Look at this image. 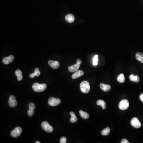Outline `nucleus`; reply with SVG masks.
Listing matches in <instances>:
<instances>
[{
  "instance_id": "obj_1",
  "label": "nucleus",
  "mask_w": 143,
  "mask_h": 143,
  "mask_svg": "<svg viewBox=\"0 0 143 143\" xmlns=\"http://www.w3.org/2000/svg\"><path fill=\"white\" fill-rule=\"evenodd\" d=\"M47 88L46 84H40L38 83H34L32 86V88L35 92H44Z\"/></svg>"
},
{
  "instance_id": "obj_2",
  "label": "nucleus",
  "mask_w": 143,
  "mask_h": 143,
  "mask_svg": "<svg viewBox=\"0 0 143 143\" xmlns=\"http://www.w3.org/2000/svg\"><path fill=\"white\" fill-rule=\"evenodd\" d=\"M80 88L81 91L83 93H88L90 92V84L88 81H83L80 83Z\"/></svg>"
},
{
  "instance_id": "obj_3",
  "label": "nucleus",
  "mask_w": 143,
  "mask_h": 143,
  "mask_svg": "<svg viewBox=\"0 0 143 143\" xmlns=\"http://www.w3.org/2000/svg\"><path fill=\"white\" fill-rule=\"evenodd\" d=\"M41 126L43 129L48 133H52L53 131V128L50 126L48 122H43Z\"/></svg>"
},
{
  "instance_id": "obj_4",
  "label": "nucleus",
  "mask_w": 143,
  "mask_h": 143,
  "mask_svg": "<svg viewBox=\"0 0 143 143\" xmlns=\"http://www.w3.org/2000/svg\"><path fill=\"white\" fill-rule=\"evenodd\" d=\"M61 102L60 99L54 97L50 98L48 101V105L52 107L57 106L60 105Z\"/></svg>"
},
{
  "instance_id": "obj_5",
  "label": "nucleus",
  "mask_w": 143,
  "mask_h": 143,
  "mask_svg": "<svg viewBox=\"0 0 143 143\" xmlns=\"http://www.w3.org/2000/svg\"><path fill=\"white\" fill-rule=\"evenodd\" d=\"M129 106V103L128 100L123 99L120 102L118 105V107L121 110H125L128 109Z\"/></svg>"
},
{
  "instance_id": "obj_6",
  "label": "nucleus",
  "mask_w": 143,
  "mask_h": 143,
  "mask_svg": "<svg viewBox=\"0 0 143 143\" xmlns=\"http://www.w3.org/2000/svg\"><path fill=\"white\" fill-rule=\"evenodd\" d=\"M22 132V130L21 127H17L11 132L10 135L13 137H18L21 134Z\"/></svg>"
},
{
  "instance_id": "obj_7",
  "label": "nucleus",
  "mask_w": 143,
  "mask_h": 143,
  "mask_svg": "<svg viewBox=\"0 0 143 143\" xmlns=\"http://www.w3.org/2000/svg\"><path fill=\"white\" fill-rule=\"evenodd\" d=\"M8 105L11 107H15L17 106L18 102L14 96L13 95L10 96L8 101Z\"/></svg>"
},
{
  "instance_id": "obj_8",
  "label": "nucleus",
  "mask_w": 143,
  "mask_h": 143,
  "mask_svg": "<svg viewBox=\"0 0 143 143\" xmlns=\"http://www.w3.org/2000/svg\"><path fill=\"white\" fill-rule=\"evenodd\" d=\"M130 123L133 127L136 128H139L141 126V124L137 118L134 117L132 119Z\"/></svg>"
},
{
  "instance_id": "obj_9",
  "label": "nucleus",
  "mask_w": 143,
  "mask_h": 143,
  "mask_svg": "<svg viewBox=\"0 0 143 143\" xmlns=\"http://www.w3.org/2000/svg\"><path fill=\"white\" fill-rule=\"evenodd\" d=\"M14 59V56L12 55H11L8 57L4 58L2 60L3 63L5 64H8L13 62Z\"/></svg>"
},
{
  "instance_id": "obj_10",
  "label": "nucleus",
  "mask_w": 143,
  "mask_h": 143,
  "mask_svg": "<svg viewBox=\"0 0 143 143\" xmlns=\"http://www.w3.org/2000/svg\"><path fill=\"white\" fill-rule=\"evenodd\" d=\"M48 64L52 68L54 69L58 68L60 65V63L58 61H53V60H49L48 61Z\"/></svg>"
},
{
  "instance_id": "obj_11",
  "label": "nucleus",
  "mask_w": 143,
  "mask_h": 143,
  "mask_svg": "<svg viewBox=\"0 0 143 143\" xmlns=\"http://www.w3.org/2000/svg\"><path fill=\"white\" fill-rule=\"evenodd\" d=\"M84 74V73L82 70H77L72 74V79H76L80 76H82Z\"/></svg>"
},
{
  "instance_id": "obj_12",
  "label": "nucleus",
  "mask_w": 143,
  "mask_h": 143,
  "mask_svg": "<svg viewBox=\"0 0 143 143\" xmlns=\"http://www.w3.org/2000/svg\"><path fill=\"white\" fill-rule=\"evenodd\" d=\"M80 64L76 63V64L72 65L68 68V70L70 72H75L76 71L78 70L79 68L80 67Z\"/></svg>"
},
{
  "instance_id": "obj_13",
  "label": "nucleus",
  "mask_w": 143,
  "mask_h": 143,
  "mask_svg": "<svg viewBox=\"0 0 143 143\" xmlns=\"http://www.w3.org/2000/svg\"><path fill=\"white\" fill-rule=\"evenodd\" d=\"M65 20L68 23H73L75 20L74 16L72 14H68L65 16Z\"/></svg>"
},
{
  "instance_id": "obj_14",
  "label": "nucleus",
  "mask_w": 143,
  "mask_h": 143,
  "mask_svg": "<svg viewBox=\"0 0 143 143\" xmlns=\"http://www.w3.org/2000/svg\"><path fill=\"white\" fill-rule=\"evenodd\" d=\"M100 86L101 89L104 92H108L111 89V86L108 84H104L103 83H101L100 84Z\"/></svg>"
},
{
  "instance_id": "obj_15",
  "label": "nucleus",
  "mask_w": 143,
  "mask_h": 143,
  "mask_svg": "<svg viewBox=\"0 0 143 143\" xmlns=\"http://www.w3.org/2000/svg\"><path fill=\"white\" fill-rule=\"evenodd\" d=\"M15 75L17 77L18 80L19 81H21L23 79V76L22 71L18 69L15 71Z\"/></svg>"
},
{
  "instance_id": "obj_16",
  "label": "nucleus",
  "mask_w": 143,
  "mask_h": 143,
  "mask_svg": "<svg viewBox=\"0 0 143 143\" xmlns=\"http://www.w3.org/2000/svg\"><path fill=\"white\" fill-rule=\"evenodd\" d=\"M129 79L130 81H132L133 82L138 83L140 81L139 77L138 76H134V74H131L129 76Z\"/></svg>"
},
{
  "instance_id": "obj_17",
  "label": "nucleus",
  "mask_w": 143,
  "mask_h": 143,
  "mask_svg": "<svg viewBox=\"0 0 143 143\" xmlns=\"http://www.w3.org/2000/svg\"><path fill=\"white\" fill-rule=\"evenodd\" d=\"M40 75L39 69L38 68H36L34 72L32 73L30 75V77L31 78H34L35 76H39Z\"/></svg>"
},
{
  "instance_id": "obj_18",
  "label": "nucleus",
  "mask_w": 143,
  "mask_h": 143,
  "mask_svg": "<svg viewBox=\"0 0 143 143\" xmlns=\"http://www.w3.org/2000/svg\"><path fill=\"white\" fill-rule=\"evenodd\" d=\"M97 105L101 106L103 109H105L107 108L106 103L103 100H99L97 102Z\"/></svg>"
},
{
  "instance_id": "obj_19",
  "label": "nucleus",
  "mask_w": 143,
  "mask_h": 143,
  "mask_svg": "<svg viewBox=\"0 0 143 143\" xmlns=\"http://www.w3.org/2000/svg\"><path fill=\"white\" fill-rule=\"evenodd\" d=\"M70 115H71V118L70 119V122L71 123H74V122H76L78 120V118L76 116V114L75 113L73 112H71L70 113Z\"/></svg>"
},
{
  "instance_id": "obj_20",
  "label": "nucleus",
  "mask_w": 143,
  "mask_h": 143,
  "mask_svg": "<svg viewBox=\"0 0 143 143\" xmlns=\"http://www.w3.org/2000/svg\"><path fill=\"white\" fill-rule=\"evenodd\" d=\"M79 113L81 117L84 119H87L89 118V116H90L89 114L88 113L83 111L82 110L79 111Z\"/></svg>"
},
{
  "instance_id": "obj_21",
  "label": "nucleus",
  "mask_w": 143,
  "mask_h": 143,
  "mask_svg": "<svg viewBox=\"0 0 143 143\" xmlns=\"http://www.w3.org/2000/svg\"><path fill=\"white\" fill-rule=\"evenodd\" d=\"M136 60L143 63V54L141 52H138L136 55Z\"/></svg>"
},
{
  "instance_id": "obj_22",
  "label": "nucleus",
  "mask_w": 143,
  "mask_h": 143,
  "mask_svg": "<svg viewBox=\"0 0 143 143\" xmlns=\"http://www.w3.org/2000/svg\"><path fill=\"white\" fill-rule=\"evenodd\" d=\"M125 80V77H124V74H121L118 76L117 77V80L118 82L120 83H123L124 82Z\"/></svg>"
},
{
  "instance_id": "obj_23",
  "label": "nucleus",
  "mask_w": 143,
  "mask_h": 143,
  "mask_svg": "<svg viewBox=\"0 0 143 143\" xmlns=\"http://www.w3.org/2000/svg\"><path fill=\"white\" fill-rule=\"evenodd\" d=\"M110 128L109 127H107L103 130L101 132V134L103 136L108 135L110 132Z\"/></svg>"
},
{
  "instance_id": "obj_24",
  "label": "nucleus",
  "mask_w": 143,
  "mask_h": 143,
  "mask_svg": "<svg viewBox=\"0 0 143 143\" xmlns=\"http://www.w3.org/2000/svg\"><path fill=\"white\" fill-rule=\"evenodd\" d=\"M98 55H96L94 57L93 59V64L94 66H96L98 64Z\"/></svg>"
},
{
  "instance_id": "obj_25",
  "label": "nucleus",
  "mask_w": 143,
  "mask_h": 143,
  "mask_svg": "<svg viewBox=\"0 0 143 143\" xmlns=\"http://www.w3.org/2000/svg\"><path fill=\"white\" fill-rule=\"evenodd\" d=\"M29 110L30 111H34V110L36 108V105L34 103H31L29 105Z\"/></svg>"
},
{
  "instance_id": "obj_26",
  "label": "nucleus",
  "mask_w": 143,
  "mask_h": 143,
  "mask_svg": "<svg viewBox=\"0 0 143 143\" xmlns=\"http://www.w3.org/2000/svg\"><path fill=\"white\" fill-rule=\"evenodd\" d=\"M66 138L65 137H62L60 138V143H66Z\"/></svg>"
},
{
  "instance_id": "obj_27",
  "label": "nucleus",
  "mask_w": 143,
  "mask_h": 143,
  "mask_svg": "<svg viewBox=\"0 0 143 143\" xmlns=\"http://www.w3.org/2000/svg\"><path fill=\"white\" fill-rule=\"evenodd\" d=\"M121 142L122 143H129V142L126 139H125V138H124V139H122Z\"/></svg>"
},
{
  "instance_id": "obj_28",
  "label": "nucleus",
  "mask_w": 143,
  "mask_h": 143,
  "mask_svg": "<svg viewBox=\"0 0 143 143\" xmlns=\"http://www.w3.org/2000/svg\"><path fill=\"white\" fill-rule=\"evenodd\" d=\"M140 100L143 103V94H141V95H140Z\"/></svg>"
},
{
  "instance_id": "obj_29",
  "label": "nucleus",
  "mask_w": 143,
  "mask_h": 143,
  "mask_svg": "<svg viewBox=\"0 0 143 143\" xmlns=\"http://www.w3.org/2000/svg\"><path fill=\"white\" fill-rule=\"evenodd\" d=\"M82 63V60H80V59H77V63L78 64H80Z\"/></svg>"
},
{
  "instance_id": "obj_30",
  "label": "nucleus",
  "mask_w": 143,
  "mask_h": 143,
  "mask_svg": "<svg viewBox=\"0 0 143 143\" xmlns=\"http://www.w3.org/2000/svg\"><path fill=\"white\" fill-rule=\"evenodd\" d=\"M35 143H40V142L37 141L35 142Z\"/></svg>"
}]
</instances>
